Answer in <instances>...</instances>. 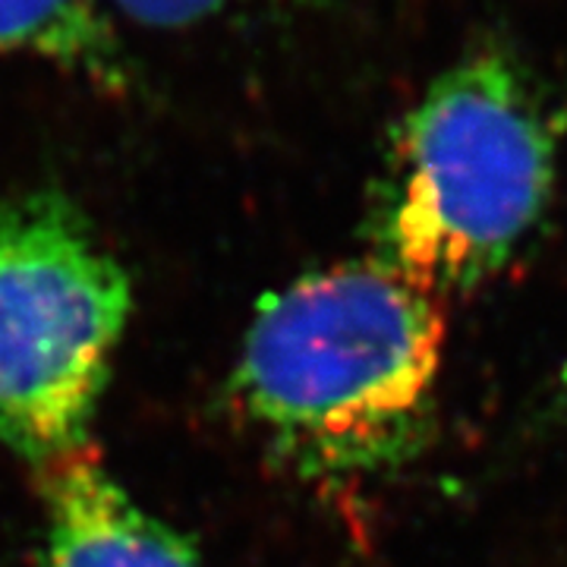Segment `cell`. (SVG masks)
Returning <instances> with one entry per match:
<instances>
[{
    "label": "cell",
    "instance_id": "5",
    "mask_svg": "<svg viewBox=\"0 0 567 567\" xmlns=\"http://www.w3.org/2000/svg\"><path fill=\"white\" fill-rule=\"evenodd\" d=\"M25 58L123 82V51L104 0H0V61Z\"/></svg>",
    "mask_w": 567,
    "mask_h": 567
},
{
    "label": "cell",
    "instance_id": "3",
    "mask_svg": "<svg viewBox=\"0 0 567 567\" xmlns=\"http://www.w3.org/2000/svg\"><path fill=\"white\" fill-rule=\"evenodd\" d=\"M130 281L58 196L0 208V442L35 466L82 445Z\"/></svg>",
    "mask_w": 567,
    "mask_h": 567
},
{
    "label": "cell",
    "instance_id": "6",
    "mask_svg": "<svg viewBox=\"0 0 567 567\" xmlns=\"http://www.w3.org/2000/svg\"><path fill=\"white\" fill-rule=\"evenodd\" d=\"M111 13H123L126 20L152 25V29H186L215 20L237 0H104Z\"/></svg>",
    "mask_w": 567,
    "mask_h": 567
},
{
    "label": "cell",
    "instance_id": "2",
    "mask_svg": "<svg viewBox=\"0 0 567 567\" xmlns=\"http://www.w3.org/2000/svg\"><path fill=\"white\" fill-rule=\"evenodd\" d=\"M558 136L529 76L476 51L429 82L391 145L372 256L432 300L480 290L546 218Z\"/></svg>",
    "mask_w": 567,
    "mask_h": 567
},
{
    "label": "cell",
    "instance_id": "4",
    "mask_svg": "<svg viewBox=\"0 0 567 567\" xmlns=\"http://www.w3.org/2000/svg\"><path fill=\"white\" fill-rule=\"evenodd\" d=\"M41 470V567H203L177 533L142 511L89 447Z\"/></svg>",
    "mask_w": 567,
    "mask_h": 567
},
{
    "label": "cell",
    "instance_id": "1",
    "mask_svg": "<svg viewBox=\"0 0 567 567\" xmlns=\"http://www.w3.org/2000/svg\"><path fill=\"white\" fill-rule=\"evenodd\" d=\"M445 360L442 303L375 259L312 271L249 324L234 388L306 476L357 480L429 442Z\"/></svg>",
    "mask_w": 567,
    "mask_h": 567
},
{
    "label": "cell",
    "instance_id": "7",
    "mask_svg": "<svg viewBox=\"0 0 567 567\" xmlns=\"http://www.w3.org/2000/svg\"><path fill=\"white\" fill-rule=\"evenodd\" d=\"M548 413L551 416H567V365L561 372V379L555 382V391H551V404H548Z\"/></svg>",
    "mask_w": 567,
    "mask_h": 567
}]
</instances>
